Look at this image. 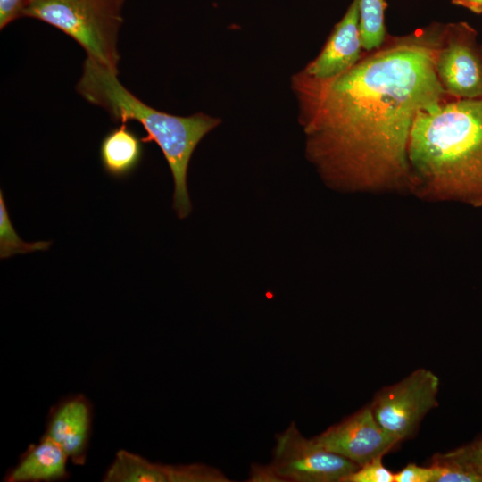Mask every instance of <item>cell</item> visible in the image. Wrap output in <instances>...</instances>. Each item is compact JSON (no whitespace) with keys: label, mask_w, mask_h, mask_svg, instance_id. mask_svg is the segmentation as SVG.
Returning a JSON list of instances; mask_svg holds the SVG:
<instances>
[{"label":"cell","mask_w":482,"mask_h":482,"mask_svg":"<svg viewBox=\"0 0 482 482\" xmlns=\"http://www.w3.org/2000/svg\"><path fill=\"white\" fill-rule=\"evenodd\" d=\"M480 50H481V54H482V44L480 45Z\"/></svg>","instance_id":"603a6c76"},{"label":"cell","mask_w":482,"mask_h":482,"mask_svg":"<svg viewBox=\"0 0 482 482\" xmlns=\"http://www.w3.org/2000/svg\"><path fill=\"white\" fill-rule=\"evenodd\" d=\"M68 456L51 438L42 435L20 455L4 476L5 482H56L70 478Z\"/></svg>","instance_id":"7c38bea8"},{"label":"cell","mask_w":482,"mask_h":482,"mask_svg":"<svg viewBox=\"0 0 482 482\" xmlns=\"http://www.w3.org/2000/svg\"><path fill=\"white\" fill-rule=\"evenodd\" d=\"M104 482H225L227 477L204 464H162L120 449L103 476Z\"/></svg>","instance_id":"9c48e42d"},{"label":"cell","mask_w":482,"mask_h":482,"mask_svg":"<svg viewBox=\"0 0 482 482\" xmlns=\"http://www.w3.org/2000/svg\"><path fill=\"white\" fill-rule=\"evenodd\" d=\"M312 440L359 467L383 457L402 443L380 426L370 405L329 427Z\"/></svg>","instance_id":"ba28073f"},{"label":"cell","mask_w":482,"mask_h":482,"mask_svg":"<svg viewBox=\"0 0 482 482\" xmlns=\"http://www.w3.org/2000/svg\"><path fill=\"white\" fill-rule=\"evenodd\" d=\"M275 439L270 463L253 465L249 481L343 482L359 468L304 437L294 421Z\"/></svg>","instance_id":"5b68a950"},{"label":"cell","mask_w":482,"mask_h":482,"mask_svg":"<svg viewBox=\"0 0 482 482\" xmlns=\"http://www.w3.org/2000/svg\"><path fill=\"white\" fill-rule=\"evenodd\" d=\"M382 458H376L360 466L345 478L343 482H395V473L383 465Z\"/></svg>","instance_id":"ac0fdd59"},{"label":"cell","mask_w":482,"mask_h":482,"mask_svg":"<svg viewBox=\"0 0 482 482\" xmlns=\"http://www.w3.org/2000/svg\"><path fill=\"white\" fill-rule=\"evenodd\" d=\"M363 52L360 33V0H353L320 54L303 71L315 79H331L353 67Z\"/></svg>","instance_id":"8fae6325"},{"label":"cell","mask_w":482,"mask_h":482,"mask_svg":"<svg viewBox=\"0 0 482 482\" xmlns=\"http://www.w3.org/2000/svg\"><path fill=\"white\" fill-rule=\"evenodd\" d=\"M456 1H457V0H451V2H452L453 4H454Z\"/></svg>","instance_id":"7402d4cb"},{"label":"cell","mask_w":482,"mask_h":482,"mask_svg":"<svg viewBox=\"0 0 482 482\" xmlns=\"http://www.w3.org/2000/svg\"><path fill=\"white\" fill-rule=\"evenodd\" d=\"M386 0H360V33L363 51L379 47L388 33Z\"/></svg>","instance_id":"5bb4252c"},{"label":"cell","mask_w":482,"mask_h":482,"mask_svg":"<svg viewBox=\"0 0 482 482\" xmlns=\"http://www.w3.org/2000/svg\"><path fill=\"white\" fill-rule=\"evenodd\" d=\"M433 482H482V477L456 461L445 459L439 453L432 459Z\"/></svg>","instance_id":"2e32d148"},{"label":"cell","mask_w":482,"mask_h":482,"mask_svg":"<svg viewBox=\"0 0 482 482\" xmlns=\"http://www.w3.org/2000/svg\"><path fill=\"white\" fill-rule=\"evenodd\" d=\"M439 454L464 465L482 477V436L459 448Z\"/></svg>","instance_id":"e0dca14e"},{"label":"cell","mask_w":482,"mask_h":482,"mask_svg":"<svg viewBox=\"0 0 482 482\" xmlns=\"http://www.w3.org/2000/svg\"><path fill=\"white\" fill-rule=\"evenodd\" d=\"M51 242L39 241L27 243L20 238L9 218L3 192H0V258L5 259L15 254L47 250Z\"/></svg>","instance_id":"9a60e30c"},{"label":"cell","mask_w":482,"mask_h":482,"mask_svg":"<svg viewBox=\"0 0 482 482\" xmlns=\"http://www.w3.org/2000/svg\"><path fill=\"white\" fill-rule=\"evenodd\" d=\"M438 389V377L418 369L379 390L370 406L380 426L403 442L415 434L425 415L437 406Z\"/></svg>","instance_id":"8992f818"},{"label":"cell","mask_w":482,"mask_h":482,"mask_svg":"<svg viewBox=\"0 0 482 482\" xmlns=\"http://www.w3.org/2000/svg\"><path fill=\"white\" fill-rule=\"evenodd\" d=\"M93 424V405L83 394L64 396L47 414L44 435L55 442L74 465H84Z\"/></svg>","instance_id":"30bf717a"},{"label":"cell","mask_w":482,"mask_h":482,"mask_svg":"<svg viewBox=\"0 0 482 482\" xmlns=\"http://www.w3.org/2000/svg\"><path fill=\"white\" fill-rule=\"evenodd\" d=\"M434 476L432 465L423 467L410 463L395 473V482H433Z\"/></svg>","instance_id":"d6986e66"},{"label":"cell","mask_w":482,"mask_h":482,"mask_svg":"<svg viewBox=\"0 0 482 482\" xmlns=\"http://www.w3.org/2000/svg\"><path fill=\"white\" fill-rule=\"evenodd\" d=\"M143 143L126 123L110 130L100 145V160L104 171L116 179L129 176L142 160Z\"/></svg>","instance_id":"4fadbf2b"},{"label":"cell","mask_w":482,"mask_h":482,"mask_svg":"<svg viewBox=\"0 0 482 482\" xmlns=\"http://www.w3.org/2000/svg\"><path fill=\"white\" fill-rule=\"evenodd\" d=\"M435 69L452 98H482V54L473 26L467 21L445 23Z\"/></svg>","instance_id":"52a82bcc"},{"label":"cell","mask_w":482,"mask_h":482,"mask_svg":"<svg viewBox=\"0 0 482 482\" xmlns=\"http://www.w3.org/2000/svg\"><path fill=\"white\" fill-rule=\"evenodd\" d=\"M445 23L387 35L347 71L292 76L306 155L323 179L348 189L411 187L408 144L420 112L452 98L435 69Z\"/></svg>","instance_id":"6da1fadb"},{"label":"cell","mask_w":482,"mask_h":482,"mask_svg":"<svg viewBox=\"0 0 482 482\" xmlns=\"http://www.w3.org/2000/svg\"><path fill=\"white\" fill-rule=\"evenodd\" d=\"M453 4L464 7L474 13L482 14V0H457Z\"/></svg>","instance_id":"44dd1931"},{"label":"cell","mask_w":482,"mask_h":482,"mask_svg":"<svg viewBox=\"0 0 482 482\" xmlns=\"http://www.w3.org/2000/svg\"><path fill=\"white\" fill-rule=\"evenodd\" d=\"M29 0H0V29L21 18Z\"/></svg>","instance_id":"ffe728a7"},{"label":"cell","mask_w":482,"mask_h":482,"mask_svg":"<svg viewBox=\"0 0 482 482\" xmlns=\"http://www.w3.org/2000/svg\"><path fill=\"white\" fill-rule=\"evenodd\" d=\"M125 0H29L22 17L44 21L68 35L87 58L119 73V31Z\"/></svg>","instance_id":"277c9868"},{"label":"cell","mask_w":482,"mask_h":482,"mask_svg":"<svg viewBox=\"0 0 482 482\" xmlns=\"http://www.w3.org/2000/svg\"><path fill=\"white\" fill-rule=\"evenodd\" d=\"M76 90L88 103L105 110L113 121L142 125L146 132L143 142H154L161 148L172 173L173 209L179 219L187 217L192 211L187 187L188 164L199 142L220 124V119L202 112L182 117L156 110L129 91L117 72L87 57Z\"/></svg>","instance_id":"3957f363"},{"label":"cell","mask_w":482,"mask_h":482,"mask_svg":"<svg viewBox=\"0 0 482 482\" xmlns=\"http://www.w3.org/2000/svg\"><path fill=\"white\" fill-rule=\"evenodd\" d=\"M411 187L482 206V98L450 99L420 112L408 144Z\"/></svg>","instance_id":"7a4b0ae2"}]
</instances>
